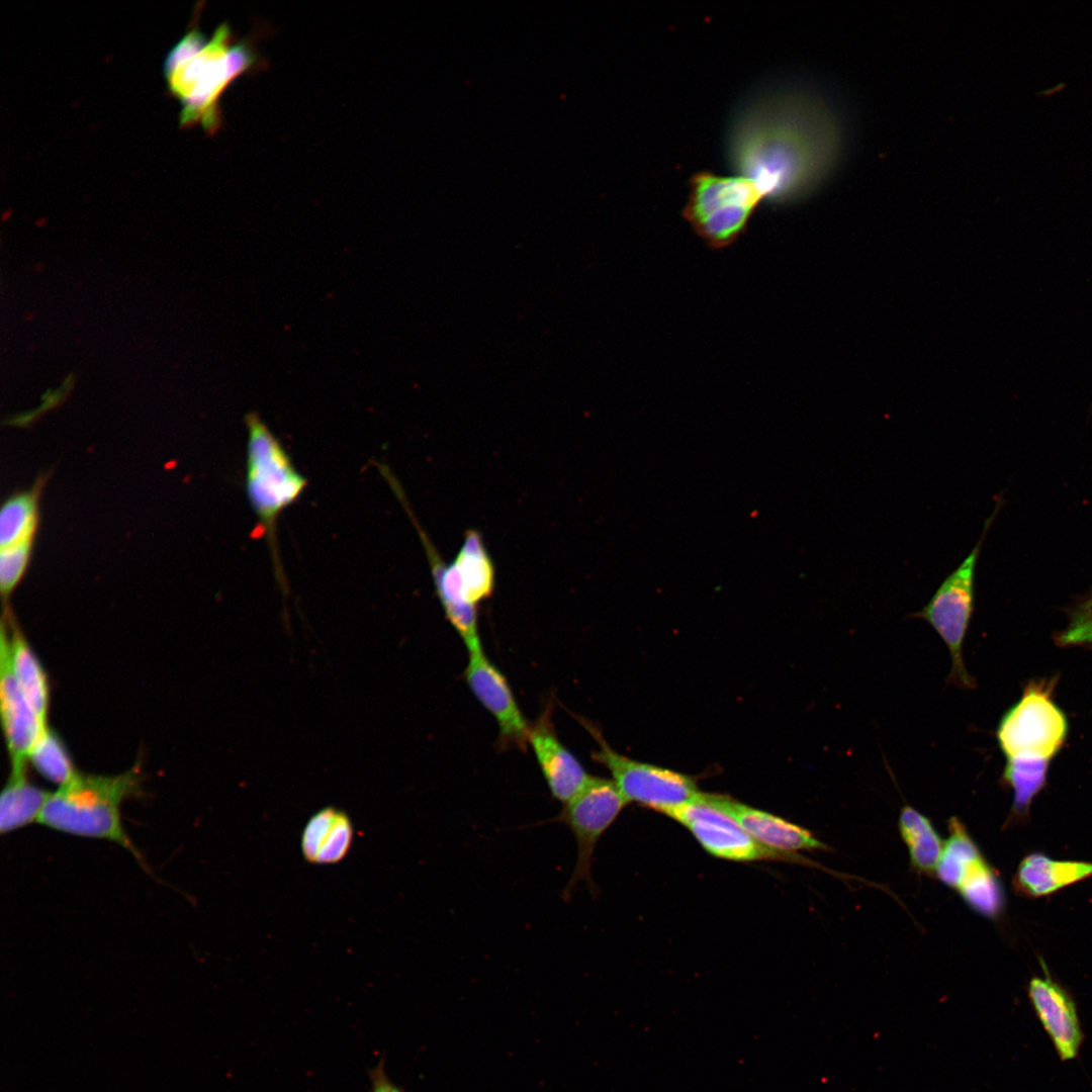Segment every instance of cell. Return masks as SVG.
I'll return each instance as SVG.
<instances>
[{"label":"cell","mask_w":1092,"mask_h":1092,"mask_svg":"<svg viewBox=\"0 0 1092 1092\" xmlns=\"http://www.w3.org/2000/svg\"><path fill=\"white\" fill-rule=\"evenodd\" d=\"M842 148L841 124L832 108L801 90L753 99L736 115L728 138L736 175L752 180L764 200L777 204L801 199L820 186Z\"/></svg>","instance_id":"6da1fadb"},{"label":"cell","mask_w":1092,"mask_h":1092,"mask_svg":"<svg viewBox=\"0 0 1092 1092\" xmlns=\"http://www.w3.org/2000/svg\"><path fill=\"white\" fill-rule=\"evenodd\" d=\"M255 56L245 43L232 44L226 23L211 38L191 28L172 48L164 63L169 90L181 103L180 125L200 123L212 133L218 128V100L238 76L250 69Z\"/></svg>","instance_id":"7a4b0ae2"},{"label":"cell","mask_w":1092,"mask_h":1092,"mask_svg":"<svg viewBox=\"0 0 1092 1092\" xmlns=\"http://www.w3.org/2000/svg\"><path fill=\"white\" fill-rule=\"evenodd\" d=\"M141 793L142 775L138 764L114 776L79 772L70 783L51 793L37 823L76 836L115 842L145 866L121 822L122 803Z\"/></svg>","instance_id":"3957f363"},{"label":"cell","mask_w":1092,"mask_h":1092,"mask_svg":"<svg viewBox=\"0 0 1092 1092\" xmlns=\"http://www.w3.org/2000/svg\"><path fill=\"white\" fill-rule=\"evenodd\" d=\"M245 424L248 432L246 493L258 520L257 535L266 537L276 577L284 586L276 539L277 521L284 510L299 499L307 486V479L257 413L247 414Z\"/></svg>","instance_id":"277c9868"},{"label":"cell","mask_w":1092,"mask_h":1092,"mask_svg":"<svg viewBox=\"0 0 1092 1092\" xmlns=\"http://www.w3.org/2000/svg\"><path fill=\"white\" fill-rule=\"evenodd\" d=\"M763 200L756 184L746 177L700 171L689 180L682 216L709 247L724 249L744 233Z\"/></svg>","instance_id":"5b68a950"},{"label":"cell","mask_w":1092,"mask_h":1092,"mask_svg":"<svg viewBox=\"0 0 1092 1092\" xmlns=\"http://www.w3.org/2000/svg\"><path fill=\"white\" fill-rule=\"evenodd\" d=\"M578 720L599 744L593 759L608 768L627 803H637L669 816L700 793L690 776L622 755L606 742L597 726L585 719Z\"/></svg>","instance_id":"8992f818"},{"label":"cell","mask_w":1092,"mask_h":1092,"mask_svg":"<svg viewBox=\"0 0 1092 1092\" xmlns=\"http://www.w3.org/2000/svg\"><path fill=\"white\" fill-rule=\"evenodd\" d=\"M627 804L613 780L590 776L585 786L563 804L558 815L541 822L565 825L576 843L574 868L562 892L565 901L579 883H584L592 894L597 891L592 874L596 846Z\"/></svg>","instance_id":"52a82bcc"},{"label":"cell","mask_w":1092,"mask_h":1092,"mask_svg":"<svg viewBox=\"0 0 1092 1092\" xmlns=\"http://www.w3.org/2000/svg\"><path fill=\"white\" fill-rule=\"evenodd\" d=\"M993 517L986 521L981 538L964 561L944 578L928 604L913 615L928 622L948 647L951 656L948 679L960 688L974 687L962 649L974 611L976 566Z\"/></svg>","instance_id":"ba28073f"},{"label":"cell","mask_w":1092,"mask_h":1092,"mask_svg":"<svg viewBox=\"0 0 1092 1092\" xmlns=\"http://www.w3.org/2000/svg\"><path fill=\"white\" fill-rule=\"evenodd\" d=\"M1053 685L1030 682L1021 699L1003 716L997 738L1005 755L1051 759L1068 732L1065 714L1052 698Z\"/></svg>","instance_id":"9c48e42d"},{"label":"cell","mask_w":1092,"mask_h":1092,"mask_svg":"<svg viewBox=\"0 0 1092 1092\" xmlns=\"http://www.w3.org/2000/svg\"><path fill=\"white\" fill-rule=\"evenodd\" d=\"M668 817L686 827L707 852L718 858L811 863L798 853L777 851L759 843L717 804L714 794L700 792Z\"/></svg>","instance_id":"30bf717a"},{"label":"cell","mask_w":1092,"mask_h":1092,"mask_svg":"<svg viewBox=\"0 0 1092 1092\" xmlns=\"http://www.w3.org/2000/svg\"><path fill=\"white\" fill-rule=\"evenodd\" d=\"M468 652L465 680L476 699L496 720L500 747H516L525 751L529 745L530 724L523 716L507 678L490 662L482 648Z\"/></svg>","instance_id":"8fae6325"},{"label":"cell","mask_w":1092,"mask_h":1092,"mask_svg":"<svg viewBox=\"0 0 1092 1092\" xmlns=\"http://www.w3.org/2000/svg\"><path fill=\"white\" fill-rule=\"evenodd\" d=\"M0 713L11 769H26L33 745L49 727L34 712L12 671L7 642L1 630Z\"/></svg>","instance_id":"7c38bea8"},{"label":"cell","mask_w":1092,"mask_h":1092,"mask_svg":"<svg viewBox=\"0 0 1092 1092\" xmlns=\"http://www.w3.org/2000/svg\"><path fill=\"white\" fill-rule=\"evenodd\" d=\"M1041 966L1045 975L1029 981L1028 998L1060 1060L1071 1061L1078 1057L1084 1040L1077 1006L1068 990L1050 976L1043 963Z\"/></svg>","instance_id":"4fadbf2b"},{"label":"cell","mask_w":1092,"mask_h":1092,"mask_svg":"<svg viewBox=\"0 0 1092 1092\" xmlns=\"http://www.w3.org/2000/svg\"><path fill=\"white\" fill-rule=\"evenodd\" d=\"M529 745L534 750L552 797L563 804L574 797L590 778L579 760L559 740L550 707L530 724Z\"/></svg>","instance_id":"5bb4252c"},{"label":"cell","mask_w":1092,"mask_h":1092,"mask_svg":"<svg viewBox=\"0 0 1092 1092\" xmlns=\"http://www.w3.org/2000/svg\"><path fill=\"white\" fill-rule=\"evenodd\" d=\"M717 804L753 838L777 851L826 850L809 830L771 813L750 807L728 796L714 794Z\"/></svg>","instance_id":"9a60e30c"},{"label":"cell","mask_w":1092,"mask_h":1092,"mask_svg":"<svg viewBox=\"0 0 1092 1092\" xmlns=\"http://www.w3.org/2000/svg\"><path fill=\"white\" fill-rule=\"evenodd\" d=\"M1090 877L1092 861L1057 860L1043 853L1032 852L1020 861L1013 885L1019 894L1039 898Z\"/></svg>","instance_id":"2e32d148"},{"label":"cell","mask_w":1092,"mask_h":1092,"mask_svg":"<svg viewBox=\"0 0 1092 1092\" xmlns=\"http://www.w3.org/2000/svg\"><path fill=\"white\" fill-rule=\"evenodd\" d=\"M353 836L349 816L344 811L327 807L307 821L301 836V851L310 863H336L348 854Z\"/></svg>","instance_id":"e0dca14e"},{"label":"cell","mask_w":1092,"mask_h":1092,"mask_svg":"<svg viewBox=\"0 0 1092 1092\" xmlns=\"http://www.w3.org/2000/svg\"><path fill=\"white\" fill-rule=\"evenodd\" d=\"M7 623L9 632L4 620L1 630L6 637L12 671L34 712L48 723L50 686L47 673L15 620L7 616Z\"/></svg>","instance_id":"ac0fdd59"},{"label":"cell","mask_w":1092,"mask_h":1092,"mask_svg":"<svg viewBox=\"0 0 1092 1092\" xmlns=\"http://www.w3.org/2000/svg\"><path fill=\"white\" fill-rule=\"evenodd\" d=\"M452 563L457 570L465 603L477 607L492 595L495 583L494 564L477 530H467Z\"/></svg>","instance_id":"d6986e66"},{"label":"cell","mask_w":1092,"mask_h":1092,"mask_svg":"<svg viewBox=\"0 0 1092 1092\" xmlns=\"http://www.w3.org/2000/svg\"><path fill=\"white\" fill-rule=\"evenodd\" d=\"M50 795L29 781L26 769H10L0 797V832L9 833L37 822Z\"/></svg>","instance_id":"ffe728a7"},{"label":"cell","mask_w":1092,"mask_h":1092,"mask_svg":"<svg viewBox=\"0 0 1092 1092\" xmlns=\"http://www.w3.org/2000/svg\"><path fill=\"white\" fill-rule=\"evenodd\" d=\"M1003 780L1013 791V803L1006 826L1025 821L1033 798L1043 788L1050 759L1036 756L1007 758Z\"/></svg>","instance_id":"44dd1931"},{"label":"cell","mask_w":1092,"mask_h":1092,"mask_svg":"<svg viewBox=\"0 0 1092 1092\" xmlns=\"http://www.w3.org/2000/svg\"><path fill=\"white\" fill-rule=\"evenodd\" d=\"M899 831L914 869L922 874L935 873L943 842L930 820L914 808L905 806L899 816Z\"/></svg>","instance_id":"7402d4cb"},{"label":"cell","mask_w":1092,"mask_h":1092,"mask_svg":"<svg viewBox=\"0 0 1092 1092\" xmlns=\"http://www.w3.org/2000/svg\"><path fill=\"white\" fill-rule=\"evenodd\" d=\"M948 830L949 835L943 843L935 873L942 883L958 890L966 877L985 858L958 818L948 820Z\"/></svg>","instance_id":"603a6c76"},{"label":"cell","mask_w":1092,"mask_h":1092,"mask_svg":"<svg viewBox=\"0 0 1092 1092\" xmlns=\"http://www.w3.org/2000/svg\"><path fill=\"white\" fill-rule=\"evenodd\" d=\"M39 484L10 496L0 512V548L33 540L38 524Z\"/></svg>","instance_id":"cb8c5ba5"},{"label":"cell","mask_w":1092,"mask_h":1092,"mask_svg":"<svg viewBox=\"0 0 1092 1092\" xmlns=\"http://www.w3.org/2000/svg\"><path fill=\"white\" fill-rule=\"evenodd\" d=\"M958 891L979 914L996 918L1002 913L1004 891L995 870L986 859L966 877Z\"/></svg>","instance_id":"d4e9b609"},{"label":"cell","mask_w":1092,"mask_h":1092,"mask_svg":"<svg viewBox=\"0 0 1092 1092\" xmlns=\"http://www.w3.org/2000/svg\"><path fill=\"white\" fill-rule=\"evenodd\" d=\"M28 760L41 777L59 787L67 785L79 774L64 742L50 727L33 745Z\"/></svg>","instance_id":"484cf974"},{"label":"cell","mask_w":1092,"mask_h":1092,"mask_svg":"<svg viewBox=\"0 0 1092 1092\" xmlns=\"http://www.w3.org/2000/svg\"><path fill=\"white\" fill-rule=\"evenodd\" d=\"M33 540L0 548V588L7 599L22 579L27 568Z\"/></svg>","instance_id":"4316f807"},{"label":"cell","mask_w":1092,"mask_h":1092,"mask_svg":"<svg viewBox=\"0 0 1092 1092\" xmlns=\"http://www.w3.org/2000/svg\"><path fill=\"white\" fill-rule=\"evenodd\" d=\"M1059 639L1063 645H1092V596L1075 610Z\"/></svg>","instance_id":"83f0119b"},{"label":"cell","mask_w":1092,"mask_h":1092,"mask_svg":"<svg viewBox=\"0 0 1092 1092\" xmlns=\"http://www.w3.org/2000/svg\"><path fill=\"white\" fill-rule=\"evenodd\" d=\"M369 1081L370 1092H405L387 1074L383 1058L369 1070Z\"/></svg>","instance_id":"f1b7e54d"}]
</instances>
